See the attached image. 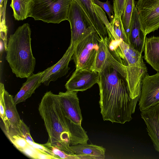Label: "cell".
Returning <instances> with one entry per match:
<instances>
[{"label":"cell","mask_w":159,"mask_h":159,"mask_svg":"<svg viewBox=\"0 0 159 159\" xmlns=\"http://www.w3.org/2000/svg\"><path fill=\"white\" fill-rule=\"evenodd\" d=\"M98 73L99 104L103 120L121 124L130 121L139 98H131L126 81L115 69L107 67Z\"/></svg>","instance_id":"obj_1"},{"label":"cell","mask_w":159,"mask_h":159,"mask_svg":"<svg viewBox=\"0 0 159 159\" xmlns=\"http://www.w3.org/2000/svg\"><path fill=\"white\" fill-rule=\"evenodd\" d=\"M39 111L48 135L47 142L43 145L57 147L68 154H75L70 150V143H82L88 135L81 125L74 123L65 116L57 94L51 91L46 93L39 104Z\"/></svg>","instance_id":"obj_2"},{"label":"cell","mask_w":159,"mask_h":159,"mask_svg":"<svg viewBox=\"0 0 159 159\" xmlns=\"http://www.w3.org/2000/svg\"><path fill=\"white\" fill-rule=\"evenodd\" d=\"M31 30L28 23L19 26L8 39L6 59L17 77L27 78L36 64L31 47Z\"/></svg>","instance_id":"obj_3"},{"label":"cell","mask_w":159,"mask_h":159,"mask_svg":"<svg viewBox=\"0 0 159 159\" xmlns=\"http://www.w3.org/2000/svg\"><path fill=\"white\" fill-rule=\"evenodd\" d=\"M119 46L124 56L126 76L131 98H139L142 81L148 73V69L143 62L142 53L133 48L121 40Z\"/></svg>","instance_id":"obj_4"},{"label":"cell","mask_w":159,"mask_h":159,"mask_svg":"<svg viewBox=\"0 0 159 159\" xmlns=\"http://www.w3.org/2000/svg\"><path fill=\"white\" fill-rule=\"evenodd\" d=\"M116 40L108 36L101 38L93 71L99 73L107 67L113 68L124 78L126 76L123 54Z\"/></svg>","instance_id":"obj_5"},{"label":"cell","mask_w":159,"mask_h":159,"mask_svg":"<svg viewBox=\"0 0 159 159\" xmlns=\"http://www.w3.org/2000/svg\"><path fill=\"white\" fill-rule=\"evenodd\" d=\"M71 0H33L30 17L47 23L67 20Z\"/></svg>","instance_id":"obj_6"},{"label":"cell","mask_w":159,"mask_h":159,"mask_svg":"<svg viewBox=\"0 0 159 159\" xmlns=\"http://www.w3.org/2000/svg\"><path fill=\"white\" fill-rule=\"evenodd\" d=\"M100 39L97 32L94 31L78 42L72 57L76 69L93 71Z\"/></svg>","instance_id":"obj_7"},{"label":"cell","mask_w":159,"mask_h":159,"mask_svg":"<svg viewBox=\"0 0 159 159\" xmlns=\"http://www.w3.org/2000/svg\"><path fill=\"white\" fill-rule=\"evenodd\" d=\"M67 20L70 26V43L76 45L82 38L96 31L90 18L78 0H71Z\"/></svg>","instance_id":"obj_8"},{"label":"cell","mask_w":159,"mask_h":159,"mask_svg":"<svg viewBox=\"0 0 159 159\" xmlns=\"http://www.w3.org/2000/svg\"><path fill=\"white\" fill-rule=\"evenodd\" d=\"M135 6L145 36L159 28V0H138Z\"/></svg>","instance_id":"obj_9"},{"label":"cell","mask_w":159,"mask_h":159,"mask_svg":"<svg viewBox=\"0 0 159 159\" xmlns=\"http://www.w3.org/2000/svg\"><path fill=\"white\" fill-rule=\"evenodd\" d=\"M139 102L141 112L159 103V72L152 75L147 73L144 78Z\"/></svg>","instance_id":"obj_10"},{"label":"cell","mask_w":159,"mask_h":159,"mask_svg":"<svg viewBox=\"0 0 159 159\" xmlns=\"http://www.w3.org/2000/svg\"><path fill=\"white\" fill-rule=\"evenodd\" d=\"M76 45L70 43L62 57L55 64L43 71L40 80L41 83L48 86L51 81H55L68 73L70 69L68 65L72 59Z\"/></svg>","instance_id":"obj_11"},{"label":"cell","mask_w":159,"mask_h":159,"mask_svg":"<svg viewBox=\"0 0 159 159\" xmlns=\"http://www.w3.org/2000/svg\"><path fill=\"white\" fill-rule=\"evenodd\" d=\"M99 78V73L96 71L76 69L66 82L65 87L67 91L83 92L98 84Z\"/></svg>","instance_id":"obj_12"},{"label":"cell","mask_w":159,"mask_h":159,"mask_svg":"<svg viewBox=\"0 0 159 159\" xmlns=\"http://www.w3.org/2000/svg\"><path fill=\"white\" fill-rule=\"evenodd\" d=\"M77 92H60L58 98L65 116L74 123L81 125L83 118Z\"/></svg>","instance_id":"obj_13"},{"label":"cell","mask_w":159,"mask_h":159,"mask_svg":"<svg viewBox=\"0 0 159 159\" xmlns=\"http://www.w3.org/2000/svg\"><path fill=\"white\" fill-rule=\"evenodd\" d=\"M141 118L155 150L159 152V103L141 112Z\"/></svg>","instance_id":"obj_14"},{"label":"cell","mask_w":159,"mask_h":159,"mask_svg":"<svg viewBox=\"0 0 159 159\" xmlns=\"http://www.w3.org/2000/svg\"><path fill=\"white\" fill-rule=\"evenodd\" d=\"M141 23L135 6L132 14L128 36L129 45L133 48L142 53L146 38L141 29Z\"/></svg>","instance_id":"obj_15"},{"label":"cell","mask_w":159,"mask_h":159,"mask_svg":"<svg viewBox=\"0 0 159 159\" xmlns=\"http://www.w3.org/2000/svg\"><path fill=\"white\" fill-rule=\"evenodd\" d=\"M143 51L146 62L159 72V37H146Z\"/></svg>","instance_id":"obj_16"},{"label":"cell","mask_w":159,"mask_h":159,"mask_svg":"<svg viewBox=\"0 0 159 159\" xmlns=\"http://www.w3.org/2000/svg\"><path fill=\"white\" fill-rule=\"evenodd\" d=\"M43 71L36 74H33L27 78L19 91L14 98L16 104L25 101L34 93L35 90L41 85V78Z\"/></svg>","instance_id":"obj_17"},{"label":"cell","mask_w":159,"mask_h":159,"mask_svg":"<svg viewBox=\"0 0 159 159\" xmlns=\"http://www.w3.org/2000/svg\"><path fill=\"white\" fill-rule=\"evenodd\" d=\"M4 100L6 114L10 125V129L20 135V126L21 120L17 111L16 104L13 96L5 89L4 92Z\"/></svg>","instance_id":"obj_18"},{"label":"cell","mask_w":159,"mask_h":159,"mask_svg":"<svg viewBox=\"0 0 159 159\" xmlns=\"http://www.w3.org/2000/svg\"><path fill=\"white\" fill-rule=\"evenodd\" d=\"M71 151L75 154L84 155L89 159H104L106 148L102 146L90 144H78L70 146Z\"/></svg>","instance_id":"obj_19"},{"label":"cell","mask_w":159,"mask_h":159,"mask_svg":"<svg viewBox=\"0 0 159 159\" xmlns=\"http://www.w3.org/2000/svg\"><path fill=\"white\" fill-rule=\"evenodd\" d=\"M80 4L90 18L96 31L100 38L107 36L106 27L97 14L94 3L91 0H78Z\"/></svg>","instance_id":"obj_20"},{"label":"cell","mask_w":159,"mask_h":159,"mask_svg":"<svg viewBox=\"0 0 159 159\" xmlns=\"http://www.w3.org/2000/svg\"><path fill=\"white\" fill-rule=\"evenodd\" d=\"M33 0H11L10 7L15 19L23 20L30 16Z\"/></svg>","instance_id":"obj_21"},{"label":"cell","mask_w":159,"mask_h":159,"mask_svg":"<svg viewBox=\"0 0 159 159\" xmlns=\"http://www.w3.org/2000/svg\"><path fill=\"white\" fill-rule=\"evenodd\" d=\"M135 6V0H125L123 13L121 17L123 26L128 40L131 19Z\"/></svg>","instance_id":"obj_22"},{"label":"cell","mask_w":159,"mask_h":159,"mask_svg":"<svg viewBox=\"0 0 159 159\" xmlns=\"http://www.w3.org/2000/svg\"><path fill=\"white\" fill-rule=\"evenodd\" d=\"M13 133L10 129L9 132H6L7 137L15 147L22 152L29 145L27 140L23 137L14 130Z\"/></svg>","instance_id":"obj_23"},{"label":"cell","mask_w":159,"mask_h":159,"mask_svg":"<svg viewBox=\"0 0 159 159\" xmlns=\"http://www.w3.org/2000/svg\"><path fill=\"white\" fill-rule=\"evenodd\" d=\"M110 23L114 32L116 40L122 39L126 43L129 44L128 39L123 26L121 18L113 20Z\"/></svg>","instance_id":"obj_24"},{"label":"cell","mask_w":159,"mask_h":159,"mask_svg":"<svg viewBox=\"0 0 159 159\" xmlns=\"http://www.w3.org/2000/svg\"><path fill=\"white\" fill-rule=\"evenodd\" d=\"M5 90L4 84H0V116L5 126L6 132H9L11 128L9 121L6 115L4 100V92Z\"/></svg>","instance_id":"obj_25"},{"label":"cell","mask_w":159,"mask_h":159,"mask_svg":"<svg viewBox=\"0 0 159 159\" xmlns=\"http://www.w3.org/2000/svg\"><path fill=\"white\" fill-rule=\"evenodd\" d=\"M93 2L103 9L107 13L110 20V23L113 20L115 15L113 7L110 2L107 0L105 2H102L98 0H93Z\"/></svg>","instance_id":"obj_26"},{"label":"cell","mask_w":159,"mask_h":159,"mask_svg":"<svg viewBox=\"0 0 159 159\" xmlns=\"http://www.w3.org/2000/svg\"><path fill=\"white\" fill-rule=\"evenodd\" d=\"M45 146L51 150L52 152L57 155L59 159H81L80 155L68 154L64 151L57 147L51 146Z\"/></svg>","instance_id":"obj_27"},{"label":"cell","mask_w":159,"mask_h":159,"mask_svg":"<svg viewBox=\"0 0 159 159\" xmlns=\"http://www.w3.org/2000/svg\"><path fill=\"white\" fill-rule=\"evenodd\" d=\"M125 0H113V8L115 16L113 20L121 18L123 13Z\"/></svg>","instance_id":"obj_28"},{"label":"cell","mask_w":159,"mask_h":159,"mask_svg":"<svg viewBox=\"0 0 159 159\" xmlns=\"http://www.w3.org/2000/svg\"><path fill=\"white\" fill-rule=\"evenodd\" d=\"M20 135L24 138L30 145H32L34 142L32 138L29 129L21 120L20 126Z\"/></svg>","instance_id":"obj_29"},{"label":"cell","mask_w":159,"mask_h":159,"mask_svg":"<svg viewBox=\"0 0 159 159\" xmlns=\"http://www.w3.org/2000/svg\"><path fill=\"white\" fill-rule=\"evenodd\" d=\"M31 145L41 152L52 156L56 157V159H59L57 155L52 152L51 150L43 144H38L34 142Z\"/></svg>","instance_id":"obj_30"},{"label":"cell","mask_w":159,"mask_h":159,"mask_svg":"<svg viewBox=\"0 0 159 159\" xmlns=\"http://www.w3.org/2000/svg\"><path fill=\"white\" fill-rule=\"evenodd\" d=\"M39 151V150L29 144L22 152L30 158L37 159V154Z\"/></svg>","instance_id":"obj_31"},{"label":"cell","mask_w":159,"mask_h":159,"mask_svg":"<svg viewBox=\"0 0 159 159\" xmlns=\"http://www.w3.org/2000/svg\"><path fill=\"white\" fill-rule=\"evenodd\" d=\"M4 0H0V2L1 7V6L2 5V3L3 2Z\"/></svg>","instance_id":"obj_32"},{"label":"cell","mask_w":159,"mask_h":159,"mask_svg":"<svg viewBox=\"0 0 159 159\" xmlns=\"http://www.w3.org/2000/svg\"><path fill=\"white\" fill-rule=\"evenodd\" d=\"M93 2V0H91Z\"/></svg>","instance_id":"obj_33"}]
</instances>
